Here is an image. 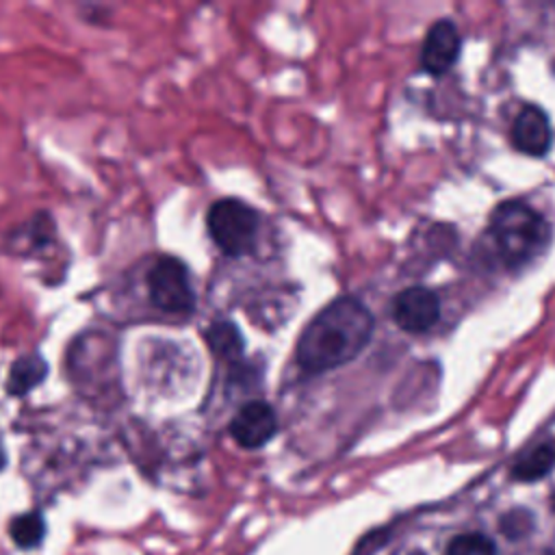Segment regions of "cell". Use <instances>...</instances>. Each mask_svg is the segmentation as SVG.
I'll return each mask as SVG.
<instances>
[{
	"instance_id": "cell-1",
	"label": "cell",
	"mask_w": 555,
	"mask_h": 555,
	"mask_svg": "<svg viewBox=\"0 0 555 555\" xmlns=\"http://www.w3.org/2000/svg\"><path fill=\"white\" fill-rule=\"evenodd\" d=\"M375 330L373 312L351 295L321 308L297 338L295 360L310 375L334 371L364 351Z\"/></svg>"
},
{
	"instance_id": "cell-2",
	"label": "cell",
	"mask_w": 555,
	"mask_h": 555,
	"mask_svg": "<svg viewBox=\"0 0 555 555\" xmlns=\"http://www.w3.org/2000/svg\"><path fill=\"white\" fill-rule=\"evenodd\" d=\"M488 236L507 269H522L551 243V223L522 199L501 202L488 219Z\"/></svg>"
},
{
	"instance_id": "cell-3",
	"label": "cell",
	"mask_w": 555,
	"mask_h": 555,
	"mask_svg": "<svg viewBox=\"0 0 555 555\" xmlns=\"http://www.w3.org/2000/svg\"><path fill=\"white\" fill-rule=\"evenodd\" d=\"M206 230L221 254L243 258L256 251L260 215L251 204L238 197H221L212 202L206 212Z\"/></svg>"
},
{
	"instance_id": "cell-4",
	"label": "cell",
	"mask_w": 555,
	"mask_h": 555,
	"mask_svg": "<svg viewBox=\"0 0 555 555\" xmlns=\"http://www.w3.org/2000/svg\"><path fill=\"white\" fill-rule=\"evenodd\" d=\"M150 304L176 317H191L197 306L195 288L191 282L189 267L176 256H160L147 271L145 278Z\"/></svg>"
},
{
	"instance_id": "cell-5",
	"label": "cell",
	"mask_w": 555,
	"mask_h": 555,
	"mask_svg": "<svg viewBox=\"0 0 555 555\" xmlns=\"http://www.w3.org/2000/svg\"><path fill=\"white\" fill-rule=\"evenodd\" d=\"M395 325L408 334H425L440 319V297L427 286H408L390 304Z\"/></svg>"
},
{
	"instance_id": "cell-6",
	"label": "cell",
	"mask_w": 555,
	"mask_h": 555,
	"mask_svg": "<svg viewBox=\"0 0 555 555\" xmlns=\"http://www.w3.org/2000/svg\"><path fill=\"white\" fill-rule=\"evenodd\" d=\"M232 440L243 449H260L278 434V414L271 403L251 399L243 403L228 423Z\"/></svg>"
},
{
	"instance_id": "cell-7",
	"label": "cell",
	"mask_w": 555,
	"mask_h": 555,
	"mask_svg": "<svg viewBox=\"0 0 555 555\" xmlns=\"http://www.w3.org/2000/svg\"><path fill=\"white\" fill-rule=\"evenodd\" d=\"M460 33L451 20H438L429 26L421 46V69L431 76L447 74L460 56Z\"/></svg>"
},
{
	"instance_id": "cell-8",
	"label": "cell",
	"mask_w": 555,
	"mask_h": 555,
	"mask_svg": "<svg viewBox=\"0 0 555 555\" xmlns=\"http://www.w3.org/2000/svg\"><path fill=\"white\" fill-rule=\"evenodd\" d=\"M56 221L48 210H37L26 223L9 234V251L24 258H39L59 247Z\"/></svg>"
},
{
	"instance_id": "cell-9",
	"label": "cell",
	"mask_w": 555,
	"mask_h": 555,
	"mask_svg": "<svg viewBox=\"0 0 555 555\" xmlns=\"http://www.w3.org/2000/svg\"><path fill=\"white\" fill-rule=\"evenodd\" d=\"M512 143L527 156H544L553 143V130L546 113L535 104H525L512 124Z\"/></svg>"
},
{
	"instance_id": "cell-10",
	"label": "cell",
	"mask_w": 555,
	"mask_h": 555,
	"mask_svg": "<svg viewBox=\"0 0 555 555\" xmlns=\"http://www.w3.org/2000/svg\"><path fill=\"white\" fill-rule=\"evenodd\" d=\"M48 373H50L48 360L39 351H26L11 362L4 390L13 399L26 397L46 382Z\"/></svg>"
},
{
	"instance_id": "cell-11",
	"label": "cell",
	"mask_w": 555,
	"mask_h": 555,
	"mask_svg": "<svg viewBox=\"0 0 555 555\" xmlns=\"http://www.w3.org/2000/svg\"><path fill=\"white\" fill-rule=\"evenodd\" d=\"M204 340L210 353L228 366L245 360V336L230 319H212L204 330Z\"/></svg>"
},
{
	"instance_id": "cell-12",
	"label": "cell",
	"mask_w": 555,
	"mask_h": 555,
	"mask_svg": "<svg viewBox=\"0 0 555 555\" xmlns=\"http://www.w3.org/2000/svg\"><path fill=\"white\" fill-rule=\"evenodd\" d=\"M555 468V438H546L527 453H522L512 466V479L538 481Z\"/></svg>"
},
{
	"instance_id": "cell-13",
	"label": "cell",
	"mask_w": 555,
	"mask_h": 555,
	"mask_svg": "<svg viewBox=\"0 0 555 555\" xmlns=\"http://www.w3.org/2000/svg\"><path fill=\"white\" fill-rule=\"evenodd\" d=\"M9 533H11V538L17 546L33 548L41 542V538L46 533V522H43L39 512H26V514H20L11 520Z\"/></svg>"
},
{
	"instance_id": "cell-14",
	"label": "cell",
	"mask_w": 555,
	"mask_h": 555,
	"mask_svg": "<svg viewBox=\"0 0 555 555\" xmlns=\"http://www.w3.org/2000/svg\"><path fill=\"white\" fill-rule=\"evenodd\" d=\"M447 555H496L490 538L481 533H462L449 542Z\"/></svg>"
},
{
	"instance_id": "cell-15",
	"label": "cell",
	"mask_w": 555,
	"mask_h": 555,
	"mask_svg": "<svg viewBox=\"0 0 555 555\" xmlns=\"http://www.w3.org/2000/svg\"><path fill=\"white\" fill-rule=\"evenodd\" d=\"M4 466H7V451H4V447L0 442V470H4Z\"/></svg>"
},
{
	"instance_id": "cell-16",
	"label": "cell",
	"mask_w": 555,
	"mask_h": 555,
	"mask_svg": "<svg viewBox=\"0 0 555 555\" xmlns=\"http://www.w3.org/2000/svg\"><path fill=\"white\" fill-rule=\"evenodd\" d=\"M553 507H555V492H553Z\"/></svg>"
}]
</instances>
